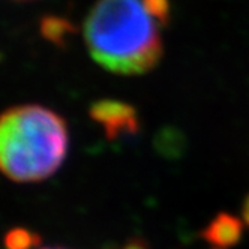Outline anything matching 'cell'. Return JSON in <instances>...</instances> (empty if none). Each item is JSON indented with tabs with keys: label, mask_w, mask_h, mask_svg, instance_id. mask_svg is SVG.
<instances>
[{
	"label": "cell",
	"mask_w": 249,
	"mask_h": 249,
	"mask_svg": "<svg viewBox=\"0 0 249 249\" xmlns=\"http://www.w3.org/2000/svg\"><path fill=\"white\" fill-rule=\"evenodd\" d=\"M161 26L144 0H98L86 18L84 41L107 71L138 75L161 60Z\"/></svg>",
	"instance_id": "1"
},
{
	"label": "cell",
	"mask_w": 249,
	"mask_h": 249,
	"mask_svg": "<svg viewBox=\"0 0 249 249\" xmlns=\"http://www.w3.org/2000/svg\"><path fill=\"white\" fill-rule=\"evenodd\" d=\"M69 144L65 120L53 110L26 104L0 120V167L12 182H42L63 164Z\"/></svg>",
	"instance_id": "2"
},
{
	"label": "cell",
	"mask_w": 249,
	"mask_h": 249,
	"mask_svg": "<svg viewBox=\"0 0 249 249\" xmlns=\"http://www.w3.org/2000/svg\"><path fill=\"white\" fill-rule=\"evenodd\" d=\"M90 116L104 128V132L110 140H114L123 134H135L138 131L135 110L122 101H98L92 105Z\"/></svg>",
	"instance_id": "3"
},
{
	"label": "cell",
	"mask_w": 249,
	"mask_h": 249,
	"mask_svg": "<svg viewBox=\"0 0 249 249\" xmlns=\"http://www.w3.org/2000/svg\"><path fill=\"white\" fill-rule=\"evenodd\" d=\"M242 237V222L228 213H219L203 231V239L219 249L234 246Z\"/></svg>",
	"instance_id": "4"
},
{
	"label": "cell",
	"mask_w": 249,
	"mask_h": 249,
	"mask_svg": "<svg viewBox=\"0 0 249 249\" xmlns=\"http://www.w3.org/2000/svg\"><path fill=\"white\" fill-rule=\"evenodd\" d=\"M39 236L26 228H14L5 237L6 249H30L39 245Z\"/></svg>",
	"instance_id": "5"
},
{
	"label": "cell",
	"mask_w": 249,
	"mask_h": 249,
	"mask_svg": "<svg viewBox=\"0 0 249 249\" xmlns=\"http://www.w3.org/2000/svg\"><path fill=\"white\" fill-rule=\"evenodd\" d=\"M42 35L48 39L56 44H63L66 33L72 30L71 24L68 21H65L63 18H56V17H48V18H44L42 26H41Z\"/></svg>",
	"instance_id": "6"
},
{
	"label": "cell",
	"mask_w": 249,
	"mask_h": 249,
	"mask_svg": "<svg viewBox=\"0 0 249 249\" xmlns=\"http://www.w3.org/2000/svg\"><path fill=\"white\" fill-rule=\"evenodd\" d=\"M149 11L161 21L164 26L170 20V3L168 0H144Z\"/></svg>",
	"instance_id": "7"
},
{
	"label": "cell",
	"mask_w": 249,
	"mask_h": 249,
	"mask_svg": "<svg viewBox=\"0 0 249 249\" xmlns=\"http://www.w3.org/2000/svg\"><path fill=\"white\" fill-rule=\"evenodd\" d=\"M242 218H243L245 224L249 227V195L246 197V200L243 203V207H242Z\"/></svg>",
	"instance_id": "8"
},
{
	"label": "cell",
	"mask_w": 249,
	"mask_h": 249,
	"mask_svg": "<svg viewBox=\"0 0 249 249\" xmlns=\"http://www.w3.org/2000/svg\"><path fill=\"white\" fill-rule=\"evenodd\" d=\"M123 249H146V248H144V245L141 243V242H132L128 246H124Z\"/></svg>",
	"instance_id": "9"
},
{
	"label": "cell",
	"mask_w": 249,
	"mask_h": 249,
	"mask_svg": "<svg viewBox=\"0 0 249 249\" xmlns=\"http://www.w3.org/2000/svg\"><path fill=\"white\" fill-rule=\"evenodd\" d=\"M45 249H63V248H45Z\"/></svg>",
	"instance_id": "10"
}]
</instances>
